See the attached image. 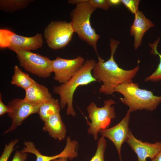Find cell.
Instances as JSON below:
<instances>
[{"mask_svg":"<svg viewBox=\"0 0 161 161\" xmlns=\"http://www.w3.org/2000/svg\"><path fill=\"white\" fill-rule=\"evenodd\" d=\"M119 43L118 41L110 39V58L104 61L99 56L98 57V61L92 70V75L96 81L103 83L99 89L100 93L112 95L118 86L132 82V79L139 70L138 66L131 70H124L120 67L115 62L114 55Z\"/></svg>","mask_w":161,"mask_h":161,"instance_id":"1","label":"cell"},{"mask_svg":"<svg viewBox=\"0 0 161 161\" xmlns=\"http://www.w3.org/2000/svg\"><path fill=\"white\" fill-rule=\"evenodd\" d=\"M96 63L93 59L86 60L80 70L67 81L53 87V92L60 96L61 109H64L67 105V115L73 117L76 115L72 102L74 93L77 88L96 81L92 73Z\"/></svg>","mask_w":161,"mask_h":161,"instance_id":"2","label":"cell"},{"mask_svg":"<svg viewBox=\"0 0 161 161\" xmlns=\"http://www.w3.org/2000/svg\"><path fill=\"white\" fill-rule=\"evenodd\" d=\"M96 9L91 4L89 0H86L76 5L71 12L70 16L75 32L93 48L98 57L97 44L100 35L91 26L90 20L92 14Z\"/></svg>","mask_w":161,"mask_h":161,"instance_id":"3","label":"cell"},{"mask_svg":"<svg viewBox=\"0 0 161 161\" xmlns=\"http://www.w3.org/2000/svg\"><path fill=\"white\" fill-rule=\"evenodd\" d=\"M122 94L121 101L129 106L131 112L137 110L152 111L161 102V96L154 95L151 91L139 88L137 83L132 82L118 86L114 90Z\"/></svg>","mask_w":161,"mask_h":161,"instance_id":"4","label":"cell"},{"mask_svg":"<svg viewBox=\"0 0 161 161\" xmlns=\"http://www.w3.org/2000/svg\"><path fill=\"white\" fill-rule=\"evenodd\" d=\"M115 103L112 99L104 101V106L98 107L93 102L91 103L87 108L88 117L91 123L87 121L89 126L88 132L93 135L94 139L98 138V134L102 129H107L109 126L112 119L115 117L114 109L111 106Z\"/></svg>","mask_w":161,"mask_h":161,"instance_id":"5","label":"cell"},{"mask_svg":"<svg viewBox=\"0 0 161 161\" xmlns=\"http://www.w3.org/2000/svg\"><path fill=\"white\" fill-rule=\"evenodd\" d=\"M20 66L28 72L44 78L53 72L52 60L48 57L31 51H15Z\"/></svg>","mask_w":161,"mask_h":161,"instance_id":"6","label":"cell"},{"mask_svg":"<svg viewBox=\"0 0 161 161\" xmlns=\"http://www.w3.org/2000/svg\"><path fill=\"white\" fill-rule=\"evenodd\" d=\"M42 35L39 33L30 37L20 35L6 29L0 30V47L16 50L30 51L41 48L43 45Z\"/></svg>","mask_w":161,"mask_h":161,"instance_id":"7","label":"cell"},{"mask_svg":"<svg viewBox=\"0 0 161 161\" xmlns=\"http://www.w3.org/2000/svg\"><path fill=\"white\" fill-rule=\"evenodd\" d=\"M75 32L71 22L53 21L45 28L44 35L49 47L58 49L68 44Z\"/></svg>","mask_w":161,"mask_h":161,"instance_id":"8","label":"cell"},{"mask_svg":"<svg viewBox=\"0 0 161 161\" xmlns=\"http://www.w3.org/2000/svg\"><path fill=\"white\" fill-rule=\"evenodd\" d=\"M42 104L31 103L25 101L24 99L20 98H14L9 102L8 105L12 109V111L7 114L12 119V123L4 134L14 131L30 115L34 114H38Z\"/></svg>","mask_w":161,"mask_h":161,"instance_id":"9","label":"cell"},{"mask_svg":"<svg viewBox=\"0 0 161 161\" xmlns=\"http://www.w3.org/2000/svg\"><path fill=\"white\" fill-rule=\"evenodd\" d=\"M85 61L80 56L72 59L57 57L52 60L54 79L62 84L65 83L80 70Z\"/></svg>","mask_w":161,"mask_h":161,"instance_id":"10","label":"cell"},{"mask_svg":"<svg viewBox=\"0 0 161 161\" xmlns=\"http://www.w3.org/2000/svg\"><path fill=\"white\" fill-rule=\"evenodd\" d=\"M131 112L129 109L123 119L117 124L109 129L100 130L99 132L102 136L110 140L117 151L120 161H122L121 149L123 143L127 142L131 131L129 124Z\"/></svg>","mask_w":161,"mask_h":161,"instance_id":"11","label":"cell"},{"mask_svg":"<svg viewBox=\"0 0 161 161\" xmlns=\"http://www.w3.org/2000/svg\"><path fill=\"white\" fill-rule=\"evenodd\" d=\"M24 144L25 147L21 150L23 153H30L35 155L36 157L35 161H52L55 159L61 157H67L70 160L78 157L76 149L78 146V143L76 140H72L69 137L66 138V146L60 153L52 156H47L41 153L36 148L35 146L32 142L27 141Z\"/></svg>","mask_w":161,"mask_h":161,"instance_id":"12","label":"cell"},{"mask_svg":"<svg viewBox=\"0 0 161 161\" xmlns=\"http://www.w3.org/2000/svg\"><path fill=\"white\" fill-rule=\"evenodd\" d=\"M126 142L136 154L137 161H146L148 158L152 160L161 151V142L154 143L143 142L135 138L131 131Z\"/></svg>","mask_w":161,"mask_h":161,"instance_id":"13","label":"cell"},{"mask_svg":"<svg viewBox=\"0 0 161 161\" xmlns=\"http://www.w3.org/2000/svg\"><path fill=\"white\" fill-rule=\"evenodd\" d=\"M154 24L146 18L142 12L138 10L135 14L133 24L131 27L130 34L134 37V46L135 49L141 45L145 32Z\"/></svg>","mask_w":161,"mask_h":161,"instance_id":"14","label":"cell"},{"mask_svg":"<svg viewBox=\"0 0 161 161\" xmlns=\"http://www.w3.org/2000/svg\"><path fill=\"white\" fill-rule=\"evenodd\" d=\"M44 122V131L48 132L55 139L61 140L65 138L66 133V127L60 113L51 116Z\"/></svg>","mask_w":161,"mask_h":161,"instance_id":"15","label":"cell"},{"mask_svg":"<svg viewBox=\"0 0 161 161\" xmlns=\"http://www.w3.org/2000/svg\"><path fill=\"white\" fill-rule=\"evenodd\" d=\"M25 91L24 99L31 103L41 104L53 98L47 87L37 82Z\"/></svg>","mask_w":161,"mask_h":161,"instance_id":"16","label":"cell"},{"mask_svg":"<svg viewBox=\"0 0 161 161\" xmlns=\"http://www.w3.org/2000/svg\"><path fill=\"white\" fill-rule=\"evenodd\" d=\"M14 71L11 81L12 85L25 90L36 82L28 74L23 71L17 65L14 66Z\"/></svg>","mask_w":161,"mask_h":161,"instance_id":"17","label":"cell"},{"mask_svg":"<svg viewBox=\"0 0 161 161\" xmlns=\"http://www.w3.org/2000/svg\"><path fill=\"white\" fill-rule=\"evenodd\" d=\"M61 109L58 100L53 97L42 104L38 114L41 119L44 122L51 116L59 113Z\"/></svg>","mask_w":161,"mask_h":161,"instance_id":"18","label":"cell"},{"mask_svg":"<svg viewBox=\"0 0 161 161\" xmlns=\"http://www.w3.org/2000/svg\"><path fill=\"white\" fill-rule=\"evenodd\" d=\"M32 0H0L1 10L7 12H14L26 8Z\"/></svg>","mask_w":161,"mask_h":161,"instance_id":"19","label":"cell"},{"mask_svg":"<svg viewBox=\"0 0 161 161\" xmlns=\"http://www.w3.org/2000/svg\"><path fill=\"white\" fill-rule=\"evenodd\" d=\"M160 39H158L152 44L149 45L151 49V52L152 54L158 55L160 58V62L156 70L151 75L147 77L145 81H157L161 80V54L157 50V46Z\"/></svg>","mask_w":161,"mask_h":161,"instance_id":"20","label":"cell"},{"mask_svg":"<svg viewBox=\"0 0 161 161\" xmlns=\"http://www.w3.org/2000/svg\"><path fill=\"white\" fill-rule=\"evenodd\" d=\"M106 145L105 137L102 136L98 141L96 153L90 161H105L104 155Z\"/></svg>","mask_w":161,"mask_h":161,"instance_id":"21","label":"cell"},{"mask_svg":"<svg viewBox=\"0 0 161 161\" xmlns=\"http://www.w3.org/2000/svg\"><path fill=\"white\" fill-rule=\"evenodd\" d=\"M18 142V140L15 139L12 140L8 144H6L0 156V161H7L10 156L15 149V146Z\"/></svg>","mask_w":161,"mask_h":161,"instance_id":"22","label":"cell"},{"mask_svg":"<svg viewBox=\"0 0 161 161\" xmlns=\"http://www.w3.org/2000/svg\"><path fill=\"white\" fill-rule=\"evenodd\" d=\"M139 0H121L125 6L133 14H135L139 10Z\"/></svg>","mask_w":161,"mask_h":161,"instance_id":"23","label":"cell"},{"mask_svg":"<svg viewBox=\"0 0 161 161\" xmlns=\"http://www.w3.org/2000/svg\"><path fill=\"white\" fill-rule=\"evenodd\" d=\"M89 2L96 8H99L105 10H108L112 6L109 0H89Z\"/></svg>","mask_w":161,"mask_h":161,"instance_id":"24","label":"cell"},{"mask_svg":"<svg viewBox=\"0 0 161 161\" xmlns=\"http://www.w3.org/2000/svg\"><path fill=\"white\" fill-rule=\"evenodd\" d=\"M12 111V109L8 105L4 104L2 100L1 94H0V116H3L5 114L11 113Z\"/></svg>","mask_w":161,"mask_h":161,"instance_id":"25","label":"cell"},{"mask_svg":"<svg viewBox=\"0 0 161 161\" xmlns=\"http://www.w3.org/2000/svg\"><path fill=\"white\" fill-rule=\"evenodd\" d=\"M27 156V153L22 152L21 151L16 150L12 161H25Z\"/></svg>","mask_w":161,"mask_h":161,"instance_id":"26","label":"cell"},{"mask_svg":"<svg viewBox=\"0 0 161 161\" xmlns=\"http://www.w3.org/2000/svg\"><path fill=\"white\" fill-rule=\"evenodd\" d=\"M86 0H69L68 1V2L69 4L76 5L80 3L84 2Z\"/></svg>","mask_w":161,"mask_h":161,"instance_id":"27","label":"cell"},{"mask_svg":"<svg viewBox=\"0 0 161 161\" xmlns=\"http://www.w3.org/2000/svg\"><path fill=\"white\" fill-rule=\"evenodd\" d=\"M151 160V161H161V151Z\"/></svg>","mask_w":161,"mask_h":161,"instance_id":"28","label":"cell"},{"mask_svg":"<svg viewBox=\"0 0 161 161\" xmlns=\"http://www.w3.org/2000/svg\"><path fill=\"white\" fill-rule=\"evenodd\" d=\"M109 1L112 6L118 5L121 2V0H109Z\"/></svg>","mask_w":161,"mask_h":161,"instance_id":"29","label":"cell"},{"mask_svg":"<svg viewBox=\"0 0 161 161\" xmlns=\"http://www.w3.org/2000/svg\"><path fill=\"white\" fill-rule=\"evenodd\" d=\"M68 158L66 157H61L55 159L52 161H67Z\"/></svg>","mask_w":161,"mask_h":161,"instance_id":"30","label":"cell"}]
</instances>
